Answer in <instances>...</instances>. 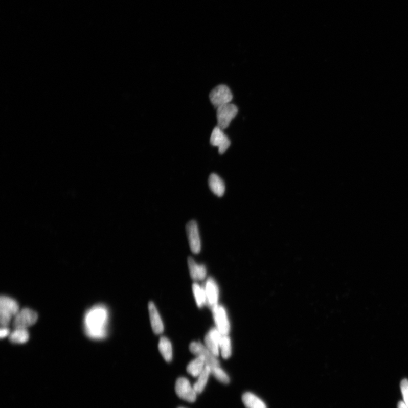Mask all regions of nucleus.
Segmentation results:
<instances>
[{
	"label": "nucleus",
	"mask_w": 408,
	"mask_h": 408,
	"mask_svg": "<svg viewBox=\"0 0 408 408\" xmlns=\"http://www.w3.org/2000/svg\"><path fill=\"white\" fill-rule=\"evenodd\" d=\"M19 312L18 303L12 298L2 296L0 299V322L2 327H8L13 316Z\"/></svg>",
	"instance_id": "obj_2"
},
{
	"label": "nucleus",
	"mask_w": 408,
	"mask_h": 408,
	"mask_svg": "<svg viewBox=\"0 0 408 408\" xmlns=\"http://www.w3.org/2000/svg\"><path fill=\"white\" fill-rule=\"evenodd\" d=\"M222 334L219 332L217 328H212L205 337L206 347L215 356L219 355V342H220Z\"/></svg>",
	"instance_id": "obj_12"
},
{
	"label": "nucleus",
	"mask_w": 408,
	"mask_h": 408,
	"mask_svg": "<svg viewBox=\"0 0 408 408\" xmlns=\"http://www.w3.org/2000/svg\"><path fill=\"white\" fill-rule=\"evenodd\" d=\"M210 143L214 146L218 147V152L223 154L231 145V141L227 135L224 134L223 130L218 126L213 130L210 139Z\"/></svg>",
	"instance_id": "obj_9"
},
{
	"label": "nucleus",
	"mask_w": 408,
	"mask_h": 408,
	"mask_svg": "<svg viewBox=\"0 0 408 408\" xmlns=\"http://www.w3.org/2000/svg\"><path fill=\"white\" fill-rule=\"evenodd\" d=\"M202 287L206 293V305L212 310L218 305L219 297L218 286L215 281L212 278H209Z\"/></svg>",
	"instance_id": "obj_11"
},
{
	"label": "nucleus",
	"mask_w": 408,
	"mask_h": 408,
	"mask_svg": "<svg viewBox=\"0 0 408 408\" xmlns=\"http://www.w3.org/2000/svg\"><path fill=\"white\" fill-rule=\"evenodd\" d=\"M186 230L188 242L193 253L197 254L201 251V239L197 224L195 221H191L187 224Z\"/></svg>",
	"instance_id": "obj_8"
},
{
	"label": "nucleus",
	"mask_w": 408,
	"mask_h": 408,
	"mask_svg": "<svg viewBox=\"0 0 408 408\" xmlns=\"http://www.w3.org/2000/svg\"><path fill=\"white\" fill-rule=\"evenodd\" d=\"M188 264L193 280H202L206 278L207 270L205 266L197 264L195 261L190 257L188 259Z\"/></svg>",
	"instance_id": "obj_14"
},
{
	"label": "nucleus",
	"mask_w": 408,
	"mask_h": 408,
	"mask_svg": "<svg viewBox=\"0 0 408 408\" xmlns=\"http://www.w3.org/2000/svg\"><path fill=\"white\" fill-rule=\"evenodd\" d=\"M158 348L166 361L171 362L172 358V348L170 340L165 337H162L158 344Z\"/></svg>",
	"instance_id": "obj_19"
},
{
	"label": "nucleus",
	"mask_w": 408,
	"mask_h": 408,
	"mask_svg": "<svg viewBox=\"0 0 408 408\" xmlns=\"http://www.w3.org/2000/svg\"><path fill=\"white\" fill-rule=\"evenodd\" d=\"M14 317L13 324L14 329H26L32 326L37 321L38 318L37 313L28 308L19 311Z\"/></svg>",
	"instance_id": "obj_7"
},
{
	"label": "nucleus",
	"mask_w": 408,
	"mask_h": 408,
	"mask_svg": "<svg viewBox=\"0 0 408 408\" xmlns=\"http://www.w3.org/2000/svg\"><path fill=\"white\" fill-rule=\"evenodd\" d=\"M192 290L198 307H202L206 303V293L203 287L194 283L192 285Z\"/></svg>",
	"instance_id": "obj_22"
},
{
	"label": "nucleus",
	"mask_w": 408,
	"mask_h": 408,
	"mask_svg": "<svg viewBox=\"0 0 408 408\" xmlns=\"http://www.w3.org/2000/svg\"><path fill=\"white\" fill-rule=\"evenodd\" d=\"M400 388L403 402L408 407V380L405 379L401 381Z\"/></svg>",
	"instance_id": "obj_24"
},
{
	"label": "nucleus",
	"mask_w": 408,
	"mask_h": 408,
	"mask_svg": "<svg viewBox=\"0 0 408 408\" xmlns=\"http://www.w3.org/2000/svg\"><path fill=\"white\" fill-rule=\"evenodd\" d=\"M242 401L246 408H267L262 400L251 392L243 394Z\"/></svg>",
	"instance_id": "obj_16"
},
{
	"label": "nucleus",
	"mask_w": 408,
	"mask_h": 408,
	"mask_svg": "<svg viewBox=\"0 0 408 408\" xmlns=\"http://www.w3.org/2000/svg\"><path fill=\"white\" fill-rule=\"evenodd\" d=\"M238 113V107L231 103L217 108L218 127L222 130L227 129Z\"/></svg>",
	"instance_id": "obj_3"
},
{
	"label": "nucleus",
	"mask_w": 408,
	"mask_h": 408,
	"mask_svg": "<svg viewBox=\"0 0 408 408\" xmlns=\"http://www.w3.org/2000/svg\"><path fill=\"white\" fill-rule=\"evenodd\" d=\"M175 392L179 398L183 400L191 403L196 400L197 394L189 380L185 378H180L177 380Z\"/></svg>",
	"instance_id": "obj_6"
},
{
	"label": "nucleus",
	"mask_w": 408,
	"mask_h": 408,
	"mask_svg": "<svg viewBox=\"0 0 408 408\" xmlns=\"http://www.w3.org/2000/svg\"><path fill=\"white\" fill-rule=\"evenodd\" d=\"M210 374L211 369L206 366L201 374L198 376L196 382L193 386L197 395L201 394L205 389Z\"/></svg>",
	"instance_id": "obj_18"
},
{
	"label": "nucleus",
	"mask_w": 408,
	"mask_h": 408,
	"mask_svg": "<svg viewBox=\"0 0 408 408\" xmlns=\"http://www.w3.org/2000/svg\"><path fill=\"white\" fill-rule=\"evenodd\" d=\"M149 316L151 322V327L155 334H161L164 331V327L163 323L156 309V308L153 302H149L148 305Z\"/></svg>",
	"instance_id": "obj_13"
},
{
	"label": "nucleus",
	"mask_w": 408,
	"mask_h": 408,
	"mask_svg": "<svg viewBox=\"0 0 408 408\" xmlns=\"http://www.w3.org/2000/svg\"><path fill=\"white\" fill-rule=\"evenodd\" d=\"M212 312L218 330L223 335H228L230 325L225 309L218 305L213 308Z\"/></svg>",
	"instance_id": "obj_10"
},
{
	"label": "nucleus",
	"mask_w": 408,
	"mask_h": 408,
	"mask_svg": "<svg viewBox=\"0 0 408 408\" xmlns=\"http://www.w3.org/2000/svg\"><path fill=\"white\" fill-rule=\"evenodd\" d=\"M190 350L197 357H202L205 360L206 366L210 369L220 366L217 357L201 343H192L190 345Z\"/></svg>",
	"instance_id": "obj_5"
},
{
	"label": "nucleus",
	"mask_w": 408,
	"mask_h": 408,
	"mask_svg": "<svg viewBox=\"0 0 408 408\" xmlns=\"http://www.w3.org/2000/svg\"><path fill=\"white\" fill-rule=\"evenodd\" d=\"M208 184L213 193L218 197H222L225 192V185L218 175L212 174L209 177Z\"/></svg>",
	"instance_id": "obj_15"
},
{
	"label": "nucleus",
	"mask_w": 408,
	"mask_h": 408,
	"mask_svg": "<svg viewBox=\"0 0 408 408\" xmlns=\"http://www.w3.org/2000/svg\"><path fill=\"white\" fill-rule=\"evenodd\" d=\"M9 334L10 330L7 327H2L1 330H0V337H1L2 338L9 336Z\"/></svg>",
	"instance_id": "obj_25"
},
{
	"label": "nucleus",
	"mask_w": 408,
	"mask_h": 408,
	"mask_svg": "<svg viewBox=\"0 0 408 408\" xmlns=\"http://www.w3.org/2000/svg\"><path fill=\"white\" fill-rule=\"evenodd\" d=\"M29 338V334L27 329L25 328H15L13 332L10 334V342L14 344H24L27 342Z\"/></svg>",
	"instance_id": "obj_20"
},
{
	"label": "nucleus",
	"mask_w": 408,
	"mask_h": 408,
	"mask_svg": "<svg viewBox=\"0 0 408 408\" xmlns=\"http://www.w3.org/2000/svg\"><path fill=\"white\" fill-rule=\"evenodd\" d=\"M206 366V361L201 357H197L187 366V371L193 377H198Z\"/></svg>",
	"instance_id": "obj_17"
},
{
	"label": "nucleus",
	"mask_w": 408,
	"mask_h": 408,
	"mask_svg": "<svg viewBox=\"0 0 408 408\" xmlns=\"http://www.w3.org/2000/svg\"><path fill=\"white\" fill-rule=\"evenodd\" d=\"M397 408H408V407L405 404L403 401H400L399 402L398 407Z\"/></svg>",
	"instance_id": "obj_26"
},
{
	"label": "nucleus",
	"mask_w": 408,
	"mask_h": 408,
	"mask_svg": "<svg viewBox=\"0 0 408 408\" xmlns=\"http://www.w3.org/2000/svg\"><path fill=\"white\" fill-rule=\"evenodd\" d=\"M219 348L221 350L222 356L224 359H228L232 355L231 340L228 335H223L219 342Z\"/></svg>",
	"instance_id": "obj_21"
},
{
	"label": "nucleus",
	"mask_w": 408,
	"mask_h": 408,
	"mask_svg": "<svg viewBox=\"0 0 408 408\" xmlns=\"http://www.w3.org/2000/svg\"><path fill=\"white\" fill-rule=\"evenodd\" d=\"M233 96L231 90L226 85H218L209 94V99L216 108L231 103Z\"/></svg>",
	"instance_id": "obj_4"
},
{
	"label": "nucleus",
	"mask_w": 408,
	"mask_h": 408,
	"mask_svg": "<svg viewBox=\"0 0 408 408\" xmlns=\"http://www.w3.org/2000/svg\"><path fill=\"white\" fill-rule=\"evenodd\" d=\"M211 374H212L215 378L220 382L223 384H229L230 382V378L228 375L224 372V371L220 368L215 367L211 369Z\"/></svg>",
	"instance_id": "obj_23"
},
{
	"label": "nucleus",
	"mask_w": 408,
	"mask_h": 408,
	"mask_svg": "<svg viewBox=\"0 0 408 408\" xmlns=\"http://www.w3.org/2000/svg\"><path fill=\"white\" fill-rule=\"evenodd\" d=\"M109 313L107 307L98 305L92 307L84 318L85 331L87 337L100 340L107 335Z\"/></svg>",
	"instance_id": "obj_1"
},
{
	"label": "nucleus",
	"mask_w": 408,
	"mask_h": 408,
	"mask_svg": "<svg viewBox=\"0 0 408 408\" xmlns=\"http://www.w3.org/2000/svg\"><path fill=\"white\" fill-rule=\"evenodd\" d=\"M180 408H183V407H180Z\"/></svg>",
	"instance_id": "obj_27"
}]
</instances>
